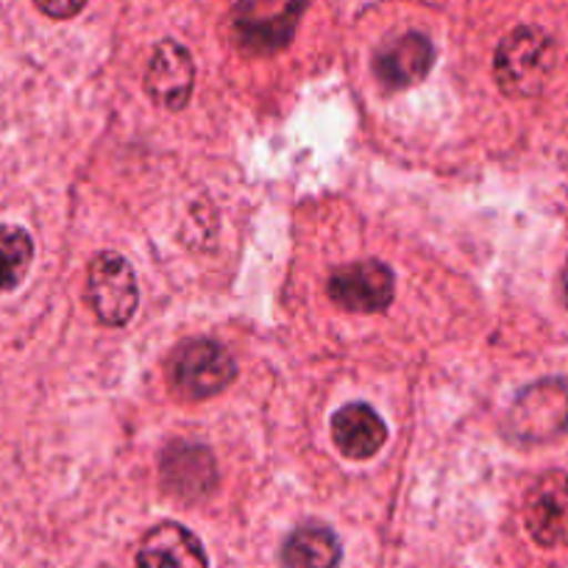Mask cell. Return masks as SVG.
Here are the masks:
<instances>
[{
  "label": "cell",
  "instance_id": "obj_6",
  "mask_svg": "<svg viewBox=\"0 0 568 568\" xmlns=\"http://www.w3.org/2000/svg\"><path fill=\"white\" fill-rule=\"evenodd\" d=\"M329 298L352 313H385L396 296V278L385 262L363 260L329 276Z\"/></svg>",
  "mask_w": 568,
  "mask_h": 568
},
{
  "label": "cell",
  "instance_id": "obj_9",
  "mask_svg": "<svg viewBox=\"0 0 568 568\" xmlns=\"http://www.w3.org/2000/svg\"><path fill=\"white\" fill-rule=\"evenodd\" d=\"M162 483L184 501L206 499L217 488V468L210 449L173 440L162 455Z\"/></svg>",
  "mask_w": 568,
  "mask_h": 568
},
{
  "label": "cell",
  "instance_id": "obj_2",
  "mask_svg": "<svg viewBox=\"0 0 568 568\" xmlns=\"http://www.w3.org/2000/svg\"><path fill=\"white\" fill-rule=\"evenodd\" d=\"M237 376L234 359L221 343L195 337L173 348L168 359V385L176 396L199 402L226 390Z\"/></svg>",
  "mask_w": 568,
  "mask_h": 568
},
{
  "label": "cell",
  "instance_id": "obj_8",
  "mask_svg": "<svg viewBox=\"0 0 568 568\" xmlns=\"http://www.w3.org/2000/svg\"><path fill=\"white\" fill-rule=\"evenodd\" d=\"M195 84V64L187 48L173 40H162L151 53L149 70H145V92L151 101L162 109L187 106Z\"/></svg>",
  "mask_w": 568,
  "mask_h": 568
},
{
  "label": "cell",
  "instance_id": "obj_12",
  "mask_svg": "<svg viewBox=\"0 0 568 568\" xmlns=\"http://www.w3.org/2000/svg\"><path fill=\"white\" fill-rule=\"evenodd\" d=\"M332 438L348 460H371L387 440V426L374 407L352 402L332 418Z\"/></svg>",
  "mask_w": 568,
  "mask_h": 568
},
{
  "label": "cell",
  "instance_id": "obj_13",
  "mask_svg": "<svg viewBox=\"0 0 568 568\" xmlns=\"http://www.w3.org/2000/svg\"><path fill=\"white\" fill-rule=\"evenodd\" d=\"M343 546L337 535L324 524H304L293 529L278 551L282 568H337Z\"/></svg>",
  "mask_w": 568,
  "mask_h": 568
},
{
  "label": "cell",
  "instance_id": "obj_7",
  "mask_svg": "<svg viewBox=\"0 0 568 568\" xmlns=\"http://www.w3.org/2000/svg\"><path fill=\"white\" fill-rule=\"evenodd\" d=\"M524 521L540 546H568V471H546L529 488Z\"/></svg>",
  "mask_w": 568,
  "mask_h": 568
},
{
  "label": "cell",
  "instance_id": "obj_15",
  "mask_svg": "<svg viewBox=\"0 0 568 568\" xmlns=\"http://www.w3.org/2000/svg\"><path fill=\"white\" fill-rule=\"evenodd\" d=\"M37 9L53 20H70L84 9L87 0H34Z\"/></svg>",
  "mask_w": 568,
  "mask_h": 568
},
{
  "label": "cell",
  "instance_id": "obj_10",
  "mask_svg": "<svg viewBox=\"0 0 568 568\" xmlns=\"http://www.w3.org/2000/svg\"><path fill=\"white\" fill-rule=\"evenodd\" d=\"M435 64V45L418 31L402 34L398 40L387 42L374 57V73L379 84L387 90H407L426 79Z\"/></svg>",
  "mask_w": 568,
  "mask_h": 568
},
{
  "label": "cell",
  "instance_id": "obj_5",
  "mask_svg": "<svg viewBox=\"0 0 568 568\" xmlns=\"http://www.w3.org/2000/svg\"><path fill=\"white\" fill-rule=\"evenodd\" d=\"M87 298L106 326L129 324L136 313V302H140V291H136V278L129 260L114 254V251L98 254L90 265Z\"/></svg>",
  "mask_w": 568,
  "mask_h": 568
},
{
  "label": "cell",
  "instance_id": "obj_14",
  "mask_svg": "<svg viewBox=\"0 0 568 568\" xmlns=\"http://www.w3.org/2000/svg\"><path fill=\"white\" fill-rule=\"evenodd\" d=\"M34 243L20 226H0V291H14L29 273Z\"/></svg>",
  "mask_w": 568,
  "mask_h": 568
},
{
  "label": "cell",
  "instance_id": "obj_1",
  "mask_svg": "<svg viewBox=\"0 0 568 568\" xmlns=\"http://www.w3.org/2000/svg\"><path fill=\"white\" fill-rule=\"evenodd\" d=\"M555 68V45L549 34L535 26H518L496 48V84L510 98H532L549 81Z\"/></svg>",
  "mask_w": 568,
  "mask_h": 568
},
{
  "label": "cell",
  "instance_id": "obj_4",
  "mask_svg": "<svg viewBox=\"0 0 568 568\" xmlns=\"http://www.w3.org/2000/svg\"><path fill=\"white\" fill-rule=\"evenodd\" d=\"M310 0H237L234 37L245 53L267 57L291 45Z\"/></svg>",
  "mask_w": 568,
  "mask_h": 568
},
{
  "label": "cell",
  "instance_id": "obj_11",
  "mask_svg": "<svg viewBox=\"0 0 568 568\" xmlns=\"http://www.w3.org/2000/svg\"><path fill=\"white\" fill-rule=\"evenodd\" d=\"M136 568H210V560L187 527L165 521L142 538Z\"/></svg>",
  "mask_w": 568,
  "mask_h": 568
},
{
  "label": "cell",
  "instance_id": "obj_16",
  "mask_svg": "<svg viewBox=\"0 0 568 568\" xmlns=\"http://www.w3.org/2000/svg\"><path fill=\"white\" fill-rule=\"evenodd\" d=\"M562 291H566V298H568V265H566V273H562Z\"/></svg>",
  "mask_w": 568,
  "mask_h": 568
},
{
  "label": "cell",
  "instance_id": "obj_3",
  "mask_svg": "<svg viewBox=\"0 0 568 568\" xmlns=\"http://www.w3.org/2000/svg\"><path fill=\"white\" fill-rule=\"evenodd\" d=\"M505 433L518 444H549L568 433V385L540 379L524 387L507 409Z\"/></svg>",
  "mask_w": 568,
  "mask_h": 568
}]
</instances>
